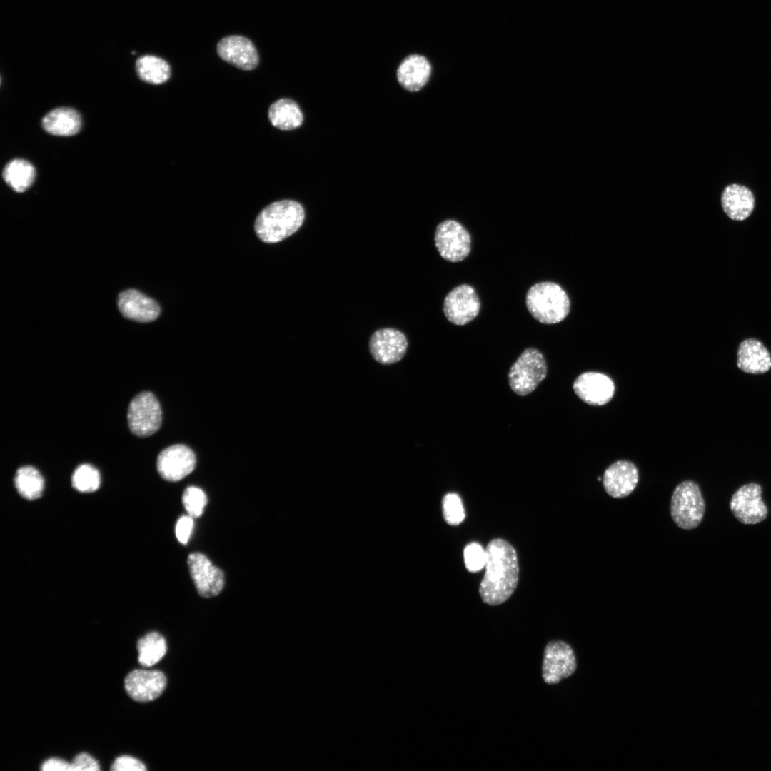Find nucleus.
Segmentation results:
<instances>
[{
	"instance_id": "nucleus-1",
	"label": "nucleus",
	"mask_w": 771,
	"mask_h": 771,
	"mask_svg": "<svg viewBox=\"0 0 771 771\" xmlns=\"http://www.w3.org/2000/svg\"><path fill=\"white\" fill-rule=\"evenodd\" d=\"M485 567L480 595L490 605L502 604L513 593L518 582L519 567L515 548L503 539H493L485 549Z\"/></svg>"
},
{
	"instance_id": "nucleus-2",
	"label": "nucleus",
	"mask_w": 771,
	"mask_h": 771,
	"mask_svg": "<svg viewBox=\"0 0 771 771\" xmlns=\"http://www.w3.org/2000/svg\"><path fill=\"white\" fill-rule=\"evenodd\" d=\"M305 218L303 206L293 200L275 201L265 207L257 216L254 230L258 238L266 243H275L296 233Z\"/></svg>"
},
{
	"instance_id": "nucleus-3",
	"label": "nucleus",
	"mask_w": 771,
	"mask_h": 771,
	"mask_svg": "<svg viewBox=\"0 0 771 771\" xmlns=\"http://www.w3.org/2000/svg\"><path fill=\"white\" fill-rule=\"evenodd\" d=\"M525 303L531 316L544 324L562 321L570 309V299L565 290L551 281L532 286L527 292Z\"/></svg>"
},
{
	"instance_id": "nucleus-4",
	"label": "nucleus",
	"mask_w": 771,
	"mask_h": 771,
	"mask_svg": "<svg viewBox=\"0 0 771 771\" xmlns=\"http://www.w3.org/2000/svg\"><path fill=\"white\" fill-rule=\"evenodd\" d=\"M670 515L681 529L693 530L702 522L705 503L699 485L692 480H684L675 488L670 503Z\"/></svg>"
},
{
	"instance_id": "nucleus-5",
	"label": "nucleus",
	"mask_w": 771,
	"mask_h": 771,
	"mask_svg": "<svg viewBox=\"0 0 771 771\" xmlns=\"http://www.w3.org/2000/svg\"><path fill=\"white\" fill-rule=\"evenodd\" d=\"M547 364L542 353L535 348L525 349L511 366L509 385L517 395L533 392L547 375Z\"/></svg>"
},
{
	"instance_id": "nucleus-6",
	"label": "nucleus",
	"mask_w": 771,
	"mask_h": 771,
	"mask_svg": "<svg viewBox=\"0 0 771 771\" xmlns=\"http://www.w3.org/2000/svg\"><path fill=\"white\" fill-rule=\"evenodd\" d=\"M131 432L145 438L155 433L162 422V411L156 397L151 392H141L131 401L127 413Z\"/></svg>"
},
{
	"instance_id": "nucleus-7",
	"label": "nucleus",
	"mask_w": 771,
	"mask_h": 771,
	"mask_svg": "<svg viewBox=\"0 0 771 771\" xmlns=\"http://www.w3.org/2000/svg\"><path fill=\"white\" fill-rule=\"evenodd\" d=\"M435 243L441 257L456 263L464 260L470 253L471 237L460 223L448 219L437 226Z\"/></svg>"
},
{
	"instance_id": "nucleus-8",
	"label": "nucleus",
	"mask_w": 771,
	"mask_h": 771,
	"mask_svg": "<svg viewBox=\"0 0 771 771\" xmlns=\"http://www.w3.org/2000/svg\"><path fill=\"white\" fill-rule=\"evenodd\" d=\"M576 669V657L568 643L562 640H553L547 644L542 666V676L545 683L558 684L571 676Z\"/></svg>"
},
{
	"instance_id": "nucleus-9",
	"label": "nucleus",
	"mask_w": 771,
	"mask_h": 771,
	"mask_svg": "<svg viewBox=\"0 0 771 771\" xmlns=\"http://www.w3.org/2000/svg\"><path fill=\"white\" fill-rule=\"evenodd\" d=\"M762 492L761 485L755 483L745 484L735 492L730 508L739 522L754 525L765 520L768 509L762 501Z\"/></svg>"
},
{
	"instance_id": "nucleus-10",
	"label": "nucleus",
	"mask_w": 771,
	"mask_h": 771,
	"mask_svg": "<svg viewBox=\"0 0 771 771\" xmlns=\"http://www.w3.org/2000/svg\"><path fill=\"white\" fill-rule=\"evenodd\" d=\"M443 309L450 322L463 326L477 317L480 309V302L474 288L468 284H461L447 294Z\"/></svg>"
},
{
	"instance_id": "nucleus-11",
	"label": "nucleus",
	"mask_w": 771,
	"mask_h": 771,
	"mask_svg": "<svg viewBox=\"0 0 771 771\" xmlns=\"http://www.w3.org/2000/svg\"><path fill=\"white\" fill-rule=\"evenodd\" d=\"M189 572L198 593L203 598L218 595L225 585L223 572L199 552L191 553L187 560Z\"/></svg>"
},
{
	"instance_id": "nucleus-12",
	"label": "nucleus",
	"mask_w": 771,
	"mask_h": 771,
	"mask_svg": "<svg viewBox=\"0 0 771 771\" xmlns=\"http://www.w3.org/2000/svg\"><path fill=\"white\" fill-rule=\"evenodd\" d=\"M196 456L193 450L182 444L171 445L158 455L156 468L160 476L176 482L189 475L195 468Z\"/></svg>"
},
{
	"instance_id": "nucleus-13",
	"label": "nucleus",
	"mask_w": 771,
	"mask_h": 771,
	"mask_svg": "<svg viewBox=\"0 0 771 771\" xmlns=\"http://www.w3.org/2000/svg\"><path fill=\"white\" fill-rule=\"evenodd\" d=\"M573 388L577 396L590 405H603L611 400L615 393V384L607 375L595 372H585L573 382Z\"/></svg>"
},
{
	"instance_id": "nucleus-14",
	"label": "nucleus",
	"mask_w": 771,
	"mask_h": 771,
	"mask_svg": "<svg viewBox=\"0 0 771 771\" xmlns=\"http://www.w3.org/2000/svg\"><path fill=\"white\" fill-rule=\"evenodd\" d=\"M166 687V677L159 670H134L124 680V687L128 695L140 702L154 700L162 694Z\"/></svg>"
},
{
	"instance_id": "nucleus-15",
	"label": "nucleus",
	"mask_w": 771,
	"mask_h": 771,
	"mask_svg": "<svg viewBox=\"0 0 771 771\" xmlns=\"http://www.w3.org/2000/svg\"><path fill=\"white\" fill-rule=\"evenodd\" d=\"M407 347L405 336L394 328L377 330L369 340V349L373 358L385 365L393 364L401 360Z\"/></svg>"
},
{
	"instance_id": "nucleus-16",
	"label": "nucleus",
	"mask_w": 771,
	"mask_h": 771,
	"mask_svg": "<svg viewBox=\"0 0 771 771\" xmlns=\"http://www.w3.org/2000/svg\"><path fill=\"white\" fill-rule=\"evenodd\" d=\"M217 52L222 60L242 70H253L258 64L255 46L242 36L232 35L223 38L217 44Z\"/></svg>"
},
{
	"instance_id": "nucleus-17",
	"label": "nucleus",
	"mask_w": 771,
	"mask_h": 771,
	"mask_svg": "<svg viewBox=\"0 0 771 771\" xmlns=\"http://www.w3.org/2000/svg\"><path fill=\"white\" fill-rule=\"evenodd\" d=\"M638 480L635 465L628 460H618L605 470L603 485L608 495L614 498H623L634 491Z\"/></svg>"
},
{
	"instance_id": "nucleus-18",
	"label": "nucleus",
	"mask_w": 771,
	"mask_h": 771,
	"mask_svg": "<svg viewBox=\"0 0 771 771\" xmlns=\"http://www.w3.org/2000/svg\"><path fill=\"white\" fill-rule=\"evenodd\" d=\"M118 306L122 315L130 320L148 323L156 320L161 312L158 303L139 291L128 289L119 296Z\"/></svg>"
},
{
	"instance_id": "nucleus-19",
	"label": "nucleus",
	"mask_w": 771,
	"mask_h": 771,
	"mask_svg": "<svg viewBox=\"0 0 771 771\" xmlns=\"http://www.w3.org/2000/svg\"><path fill=\"white\" fill-rule=\"evenodd\" d=\"M432 66L426 57L420 54L406 56L398 67L396 76L400 85L408 91L420 90L428 81Z\"/></svg>"
},
{
	"instance_id": "nucleus-20",
	"label": "nucleus",
	"mask_w": 771,
	"mask_h": 771,
	"mask_svg": "<svg viewBox=\"0 0 771 771\" xmlns=\"http://www.w3.org/2000/svg\"><path fill=\"white\" fill-rule=\"evenodd\" d=\"M737 366L747 373H765L771 368V355L762 342L747 338L739 345Z\"/></svg>"
},
{
	"instance_id": "nucleus-21",
	"label": "nucleus",
	"mask_w": 771,
	"mask_h": 771,
	"mask_svg": "<svg viewBox=\"0 0 771 771\" xmlns=\"http://www.w3.org/2000/svg\"><path fill=\"white\" fill-rule=\"evenodd\" d=\"M721 204L727 216L735 221H743L748 218L755 207V198L752 191L739 184H730L725 187L721 196Z\"/></svg>"
},
{
	"instance_id": "nucleus-22",
	"label": "nucleus",
	"mask_w": 771,
	"mask_h": 771,
	"mask_svg": "<svg viewBox=\"0 0 771 771\" xmlns=\"http://www.w3.org/2000/svg\"><path fill=\"white\" fill-rule=\"evenodd\" d=\"M43 128L50 134L71 136L76 134L81 126L79 113L71 108L60 107L47 113L41 121Z\"/></svg>"
},
{
	"instance_id": "nucleus-23",
	"label": "nucleus",
	"mask_w": 771,
	"mask_h": 771,
	"mask_svg": "<svg viewBox=\"0 0 771 771\" xmlns=\"http://www.w3.org/2000/svg\"><path fill=\"white\" fill-rule=\"evenodd\" d=\"M268 119L274 127L283 131H290L301 126L303 115L296 101L291 99L283 98L274 101L270 106Z\"/></svg>"
},
{
	"instance_id": "nucleus-24",
	"label": "nucleus",
	"mask_w": 771,
	"mask_h": 771,
	"mask_svg": "<svg viewBox=\"0 0 771 771\" xmlns=\"http://www.w3.org/2000/svg\"><path fill=\"white\" fill-rule=\"evenodd\" d=\"M2 176L16 192L22 193L34 183L36 171L33 165L24 159H14L4 167Z\"/></svg>"
},
{
	"instance_id": "nucleus-25",
	"label": "nucleus",
	"mask_w": 771,
	"mask_h": 771,
	"mask_svg": "<svg viewBox=\"0 0 771 771\" xmlns=\"http://www.w3.org/2000/svg\"><path fill=\"white\" fill-rule=\"evenodd\" d=\"M14 481L19 494L28 500H36L44 492V478L34 467L27 465L19 468Z\"/></svg>"
},
{
	"instance_id": "nucleus-26",
	"label": "nucleus",
	"mask_w": 771,
	"mask_h": 771,
	"mask_svg": "<svg viewBox=\"0 0 771 771\" xmlns=\"http://www.w3.org/2000/svg\"><path fill=\"white\" fill-rule=\"evenodd\" d=\"M136 69L142 81L151 84H163L171 76L169 64L164 59L153 55L139 57L136 63Z\"/></svg>"
},
{
	"instance_id": "nucleus-27",
	"label": "nucleus",
	"mask_w": 771,
	"mask_h": 771,
	"mask_svg": "<svg viewBox=\"0 0 771 771\" xmlns=\"http://www.w3.org/2000/svg\"><path fill=\"white\" fill-rule=\"evenodd\" d=\"M137 650L140 665L146 667H151L165 655L167 650L166 642L160 633H148L138 640Z\"/></svg>"
},
{
	"instance_id": "nucleus-28",
	"label": "nucleus",
	"mask_w": 771,
	"mask_h": 771,
	"mask_svg": "<svg viewBox=\"0 0 771 771\" xmlns=\"http://www.w3.org/2000/svg\"><path fill=\"white\" fill-rule=\"evenodd\" d=\"M73 488L81 493H92L97 490L101 484L99 470L90 464H81L74 470L71 477Z\"/></svg>"
},
{
	"instance_id": "nucleus-29",
	"label": "nucleus",
	"mask_w": 771,
	"mask_h": 771,
	"mask_svg": "<svg viewBox=\"0 0 771 771\" xmlns=\"http://www.w3.org/2000/svg\"><path fill=\"white\" fill-rule=\"evenodd\" d=\"M182 503L188 514L193 518H197L202 515L208 499L201 488L189 486L183 491Z\"/></svg>"
},
{
	"instance_id": "nucleus-30",
	"label": "nucleus",
	"mask_w": 771,
	"mask_h": 771,
	"mask_svg": "<svg viewBox=\"0 0 771 771\" xmlns=\"http://www.w3.org/2000/svg\"><path fill=\"white\" fill-rule=\"evenodd\" d=\"M443 513L445 520L452 525L460 524L465 518V511L460 498L454 493L446 494L443 499Z\"/></svg>"
},
{
	"instance_id": "nucleus-31",
	"label": "nucleus",
	"mask_w": 771,
	"mask_h": 771,
	"mask_svg": "<svg viewBox=\"0 0 771 771\" xmlns=\"http://www.w3.org/2000/svg\"><path fill=\"white\" fill-rule=\"evenodd\" d=\"M464 560L470 572H478L485 567V550L478 543H471L464 549Z\"/></svg>"
},
{
	"instance_id": "nucleus-32",
	"label": "nucleus",
	"mask_w": 771,
	"mask_h": 771,
	"mask_svg": "<svg viewBox=\"0 0 771 771\" xmlns=\"http://www.w3.org/2000/svg\"><path fill=\"white\" fill-rule=\"evenodd\" d=\"M112 771H145V765L139 760L129 755H121L111 765Z\"/></svg>"
},
{
	"instance_id": "nucleus-33",
	"label": "nucleus",
	"mask_w": 771,
	"mask_h": 771,
	"mask_svg": "<svg viewBox=\"0 0 771 771\" xmlns=\"http://www.w3.org/2000/svg\"><path fill=\"white\" fill-rule=\"evenodd\" d=\"M193 518L189 515L181 516L176 524L175 533L178 540L183 545L188 542L193 529Z\"/></svg>"
},
{
	"instance_id": "nucleus-34",
	"label": "nucleus",
	"mask_w": 771,
	"mask_h": 771,
	"mask_svg": "<svg viewBox=\"0 0 771 771\" xmlns=\"http://www.w3.org/2000/svg\"><path fill=\"white\" fill-rule=\"evenodd\" d=\"M100 770L96 759L86 752L76 755L71 762V770L99 771Z\"/></svg>"
},
{
	"instance_id": "nucleus-35",
	"label": "nucleus",
	"mask_w": 771,
	"mask_h": 771,
	"mask_svg": "<svg viewBox=\"0 0 771 771\" xmlns=\"http://www.w3.org/2000/svg\"><path fill=\"white\" fill-rule=\"evenodd\" d=\"M42 771H69L71 762L59 757H51L45 760L41 766Z\"/></svg>"
},
{
	"instance_id": "nucleus-36",
	"label": "nucleus",
	"mask_w": 771,
	"mask_h": 771,
	"mask_svg": "<svg viewBox=\"0 0 771 771\" xmlns=\"http://www.w3.org/2000/svg\"><path fill=\"white\" fill-rule=\"evenodd\" d=\"M598 481H600V480H601V478H598Z\"/></svg>"
}]
</instances>
